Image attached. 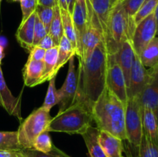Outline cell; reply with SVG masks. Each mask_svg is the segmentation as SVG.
<instances>
[{
  "mask_svg": "<svg viewBox=\"0 0 158 157\" xmlns=\"http://www.w3.org/2000/svg\"><path fill=\"white\" fill-rule=\"evenodd\" d=\"M148 83L140 95L142 109H150L158 118V66L149 69ZM158 121V119H157Z\"/></svg>",
  "mask_w": 158,
  "mask_h": 157,
  "instance_id": "8fae6325",
  "label": "cell"
},
{
  "mask_svg": "<svg viewBox=\"0 0 158 157\" xmlns=\"http://www.w3.org/2000/svg\"><path fill=\"white\" fill-rule=\"evenodd\" d=\"M144 2L145 0H120L125 12L131 18L135 15Z\"/></svg>",
  "mask_w": 158,
  "mask_h": 157,
  "instance_id": "d6a6232c",
  "label": "cell"
},
{
  "mask_svg": "<svg viewBox=\"0 0 158 157\" xmlns=\"http://www.w3.org/2000/svg\"><path fill=\"white\" fill-rule=\"evenodd\" d=\"M91 4L94 17L91 21L87 22L91 23L93 26L97 27L100 31L104 39L108 16L113 6L112 0H92Z\"/></svg>",
  "mask_w": 158,
  "mask_h": 157,
  "instance_id": "5bb4252c",
  "label": "cell"
},
{
  "mask_svg": "<svg viewBox=\"0 0 158 157\" xmlns=\"http://www.w3.org/2000/svg\"><path fill=\"white\" fill-rule=\"evenodd\" d=\"M48 34L44 25L43 24L40 18L37 17L35 18V26H34V37H33V46H37L43 38Z\"/></svg>",
  "mask_w": 158,
  "mask_h": 157,
  "instance_id": "e575fe53",
  "label": "cell"
},
{
  "mask_svg": "<svg viewBox=\"0 0 158 157\" xmlns=\"http://www.w3.org/2000/svg\"><path fill=\"white\" fill-rule=\"evenodd\" d=\"M46 54V50L39 46H33L32 49L29 51V59L35 60V61H43Z\"/></svg>",
  "mask_w": 158,
  "mask_h": 157,
  "instance_id": "8d00e7d4",
  "label": "cell"
},
{
  "mask_svg": "<svg viewBox=\"0 0 158 157\" xmlns=\"http://www.w3.org/2000/svg\"><path fill=\"white\" fill-rule=\"evenodd\" d=\"M44 70L43 61H35L28 58L23 69L24 84L28 87H34L42 77Z\"/></svg>",
  "mask_w": 158,
  "mask_h": 157,
  "instance_id": "d6986e66",
  "label": "cell"
},
{
  "mask_svg": "<svg viewBox=\"0 0 158 157\" xmlns=\"http://www.w3.org/2000/svg\"><path fill=\"white\" fill-rule=\"evenodd\" d=\"M21 152L24 157H69L56 147H54V149L48 153L40 152L33 149H21Z\"/></svg>",
  "mask_w": 158,
  "mask_h": 157,
  "instance_id": "1f68e13d",
  "label": "cell"
},
{
  "mask_svg": "<svg viewBox=\"0 0 158 157\" xmlns=\"http://www.w3.org/2000/svg\"><path fill=\"white\" fill-rule=\"evenodd\" d=\"M0 157H24L20 150L0 149Z\"/></svg>",
  "mask_w": 158,
  "mask_h": 157,
  "instance_id": "f35d334b",
  "label": "cell"
},
{
  "mask_svg": "<svg viewBox=\"0 0 158 157\" xmlns=\"http://www.w3.org/2000/svg\"><path fill=\"white\" fill-rule=\"evenodd\" d=\"M136 25L122 6L120 0L111 7L106 23L105 44L110 55L116 53L127 40H132Z\"/></svg>",
  "mask_w": 158,
  "mask_h": 157,
  "instance_id": "3957f363",
  "label": "cell"
},
{
  "mask_svg": "<svg viewBox=\"0 0 158 157\" xmlns=\"http://www.w3.org/2000/svg\"><path fill=\"white\" fill-rule=\"evenodd\" d=\"M36 13L34 12L26 21L21 23L16 32V38L22 47L29 51L33 48L34 26Z\"/></svg>",
  "mask_w": 158,
  "mask_h": 157,
  "instance_id": "e0dca14e",
  "label": "cell"
},
{
  "mask_svg": "<svg viewBox=\"0 0 158 157\" xmlns=\"http://www.w3.org/2000/svg\"><path fill=\"white\" fill-rule=\"evenodd\" d=\"M2 2V0H0V2Z\"/></svg>",
  "mask_w": 158,
  "mask_h": 157,
  "instance_id": "816d5d0a",
  "label": "cell"
},
{
  "mask_svg": "<svg viewBox=\"0 0 158 157\" xmlns=\"http://www.w3.org/2000/svg\"><path fill=\"white\" fill-rule=\"evenodd\" d=\"M112 3H113V6L114 5V0H112Z\"/></svg>",
  "mask_w": 158,
  "mask_h": 157,
  "instance_id": "681fc988",
  "label": "cell"
},
{
  "mask_svg": "<svg viewBox=\"0 0 158 157\" xmlns=\"http://www.w3.org/2000/svg\"><path fill=\"white\" fill-rule=\"evenodd\" d=\"M3 57H4V49L2 46L0 45V65H1V62L2 60Z\"/></svg>",
  "mask_w": 158,
  "mask_h": 157,
  "instance_id": "bcb514c9",
  "label": "cell"
},
{
  "mask_svg": "<svg viewBox=\"0 0 158 157\" xmlns=\"http://www.w3.org/2000/svg\"><path fill=\"white\" fill-rule=\"evenodd\" d=\"M99 130L90 126L82 135L88 150L89 157H106L99 142Z\"/></svg>",
  "mask_w": 158,
  "mask_h": 157,
  "instance_id": "44dd1931",
  "label": "cell"
},
{
  "mask_svg": "<svg viewBox=\"0 0 158 157\" xmlns=\"http://www.w3.org/2000/svg\"><path fill=\"white\" fill-rule=\"evenodd\" d=\"M117 1H119V0H114V4H115V3H116V2H117Z\"/></svg>",
  "mask_w": 158,
  "mask_h": 157,
  "instance_id": "c3c4849f",
  "label": "cell"
},
{
  "mask_svg": "<svg viewBox=\"0 0 158 157\" xmlns=\"http://www.w3.org/2000/svg\"><path fill=\"white\" fill-rule=\"evenodd\" d=\"M76 2L79 3V4L81 6V7L83 8V10L87 13V9H86V0H76Z\"/></svg>",
  "mask_w": 158,
  "mask_h": 157,
  "instance_id": "ee69618b",
  "label": "cell"
},
{
  "mask_svg": "<svg viewBox=\"0 0 158 157\" xmlns=\"http://www.w3.org/2000/svg\"><path fill=\"white\" fill-rule=\"evenodd\" d=\"M149 75V69H147L143 66L138 55L135 53L130 74L129 85L127 88L128 98L140 97L148 83Z\"/></svg>",
  "mask_w": 158,
  "mask_h": 157,
  "instance_id": "9c48e42d",
  "label": "cell"
},
{
  "mask_svg": "<svg viewBox=\"0 0 158 157\" xmlns=\"http://www.w3.org/2000/svg\"><path fill=\"white\" fill-rule=\"evenodd\" d=\"M35 12L36 13L37 17L40 18V21L44 25L47 32H49V27H50L51 22H52V20L53 18V8L37 5Z\"/></svg>",
  "mask_w": 158,
  "mask_h": 157,
  "instance_id": "4dcf8cb0",
  "label": "cell"
},
{
  "mask_svg": "<svg viewBox=\"0 0 158 157\" xmlns=\"http://www.w3.org/2000/svg\"><path fill=\"white\" fill-rule=\"evenodd\" d=\"M138 56L145 68L151 69L158 66V36L151 40Z\"/></svg>",
  "mask_w": 158,
  "mask_h": 157,
  "instance_id": "603a6c76",
  "label": "cell"
},
{
  "mask_svg": "<svg viewBox=\"0 0 158 157\" xmlns=\"http://www.w3.org/2000/svg\"><path fill=\"white\" fill-rule=\"evenodd\" d=\"M60 102V95L58 93V89L56 87V78H52L49 81L47 92L45 97L44 103L43 106L45 109L50 112V109L56 105L59 104Z\"/></svg>",
  "mask_w": 158,
  "mask_h": 157,
  "instance_id": "83f0119b",
  "label": "cell"
},
{
  "mask_svg": "<svg viewBox=\"0 0 158 157\" xmlns=\"http://www.w3.org/2000/svg\"><path fill=\"white\" fill-rule=\"evenodd\" d=\"M53 18L51 22L48 34L52 37L55 46H58L63 35V22H62L60 8L58 5L53 7Z\"/></svg>",
  "mask_w": 158,
  "mask_h": 157,
  "instance_id": "d4e9b609",
  "label": "cell"
},
{
  "mask_svg": "<svg viewBox=\"0 0 158 157\" xmlns=\"http://www.w3.org/2000/svg\"><path fill=\"white\" fill-rule=\"evenodd\" d=\"M54 147L55 146H53L52 144L51 137L49 135V132L47 131H45L40 134L35 138V141L33 142V144H32V149L40 151V152H45V153L51 152L54 149Z\"/></svg>",
  "mask_w": 158,
  "mask_h": 157,
  "instance_id": "f1b7e54d",
  "label": "cell"
},
{
  "mask_svg": "<svg viewBox=\"0 0 158 157\" xmlns=\"http://www.w3.org/2000/svg\"><path fill=\"white\" fill-rule=\"evenodd\" d=\"M75 55V49H73V47L72 46L69 39L63 35L61 40H60V45H59L58 59H57L56 66L55 71H54V73H55L56 75H57V73L60 70V69L67 62H69V58L71 57L74 56Z\"/></svg>",
  "mask_w": 158,
  "mask_h": 157,
  "instance_id": "cb8c5ba5",
  "label": "cell"
},
{
  "mask_svg": "<svg viewBox=\"0 0 158 157\" xmlns=\"http://www.w3.org/2000/svg\"><path fill=\"white\" fill-rule=\"evenodd\" d=\"M52 119L49 111L41 106L22 122L17 131V138L22 149H32L35 138L42 132L47 131Z\"/></svg>",
  "mask_w": 158,
  "mask_h": 157,
  "instance_id": "8992f818",
  "label": "cell"
},
{
  "mask_svg": "<svg viewBox=\"0 0 158 157\" xmlns=\"http://www.w3.org/2000/svg\"><path fill=\"white\" fill-rule=\"evenodd\" d=\"M66 6H67V11L69 12L70 15H72L73 12L74 6L76 4V0H66Z\"/></svg>",
  "mask_w": 158,
  "mask_h": 157,
  "instance_id": "b9f144b4",
  "label": "cell"
},
{
  "mask_svg": "<svg viewBox=\"0 0 158 157\" xmlns=\"http://www.w3.org/2000/svg\"><path fill=\"white\" fill-rule=\"evenodd\" d=\"M60 12H61V18L62 22H63V35L69 39L73 49H75V51H77V37H76L72 15L67 10L61 9V8H60Z\"/></svg>",
  "mask_w": 158,
  "mask_h": 157,
  "instance_id": "484cf974",
  "label": "cell"
},
{
  "mask_svg": "<svg viewBox=\"0 0 158 157\" xmlns=\"http://www.w3.org/2000/svg\"><path fill=\"white\" fill-rule=\"evenodd\" d=\"M124 104L128 100L127 86L122 69L114 58V55H110V64L106 74V85Z\"/></svg>",
  "mask_w": 158,
  "mask_h": 157,
  "instance_id": "ba28073f",
  "label": "cell"
},
{
  "mask_svg": "<svg viewBox=\"0 0 158 157\" xmlns=\"http://www.w3.org/2000/svg\"><path fill=\"white\" fill-rule=\"evenodd\" d=\"M91 2H92V0H86V9H87V22L91 21V19L94 17V12H93Z\"/></svg>",
  "mask_w": 158,
  "mask_h": 157,
  "instance_id": "60d3db41",
  "label": "cell"
},
{
  "mask_svg": "<svg viewBox=\"0 0 158 157\" xmlns=\"http://www.w3.org/2000/svg\"><path fill=\"white\" fill-rule=\"evenodd\" d=\"M37 3L40 6H48V7H55L56 5H58L56 0H37Z\"/></svg>",
  "mask_w": 158,
  "mask_h": 157,
  "instance_id": "ab89813d",
  "label": "cell"
},
{
  "mask_svg": "<svg viewBox=\"0 0 158 157\" xmlns=\"http://www.w3.org/2000/svg\"><path fill=\"white\" fill-rule=\"evenodd\" d=\"M138 157H153L151 148H150L149 142L144 133L143 132L141 142L139 146V154Z\"/></svg>",
  "mask_w": 158,
  "mask_h": 157,
  "instance_id": "d590c367",
  "label": "cell"
},
{
  "mask_svg": "<svg viewBox=\"0 0 158 157\" xmlns=\"http://www.w3.org/2000/svg\"><path fill=\"white\" fill-rule=\"evenodd\" d=\"M125 131L127 140L130 145L128 152L125 150L129 157H138L139 146L143 136L142 106L139 97L128 98L125 111Z\"/></svg>",
  "mask_w": 158,
  "mask_h": 157,
  "instance_id": "5b68a950",
  "label": "cell"
},
{
  "mask_svg": "<svg viewBox=\"0 0 158 157\" xmlns=\"http://www.w3.org/2000/svg\"><path fill=\"white\" fill-rule=\"evenodd\" d=\"M157 35V24L154 14L152 13L136 26L132 37L134 52L140 55L141 51Z\"/></svg>",
  "mask_w": 158,
  "mask_h": 157,
  "instance_id": "52a82bcc",
  "label": "cell"
},
{
  "mask_svg": "<svg viewBox=\"0 0 158 157\" xmlns=\"http://www.w3.org/2000/svg\"><path fill=\"white\" fill-rule=\"evenodd\" d=\"M99 142L106 157H123V140L106 131H100Z\"/></svg>",
  "mask_w": 158,
  "mask_h": 157,
  "instance_id": "2e32d148",
  "label": "cell"
},
{
  "mask_svg": "<svg viewBox=\"0 0 158 157\" xmlns=\"http://www.w3.org/2000/svg\"><path fill=\"white\" fill-rule=\"evenodd\" d=\"M110 57V54L102 40L87 59L79 61L77 92L73 103L83 105L91 112L93 106L106 87Z\"/></svg>",
  "mask_w": 158,
  "mask_h": 157,
  "instance_id": "6da1fadb",
  "label": "cell"
},
{
  "mask_svg": "<svg viewBox=\"0 0 158 157\" xmlns=\"http://www.w3.org/2000/svg\"><path fill=\"white\" fill-rule=\"evenodd\" d=\"M157 4L158 0H148V1L144 2L141 7L140 8V9L135 14V15L133 17V19H134L136 26L138 25L140 22L143 21L147 17L149 16L151 14L154 13Z\"/></svg>",
  "mask_w": 158,
  "mask_h": 157,
  "instance_id": "f546056e",
  "label": "cell"
},
{
  "mask_svg": "<svg viewBox=\"0 0 158 157\" xmlns=\"http://www.w3.org/2000/svg\"><path fill=\"white\" fill-rule=\"evenodd\" d=\"M77 72L74 64V56H73L69 60V68L64 83L62 87L58 89L60 95V102L58 104L60 106L59 112H62L73 104L77 92Z\"/></svg>",
  "mask_w": 158,
  "mask_h": 157,
  "instance_id": "30bf717a",
  "label": "cell"
},
{
  "mask_svg": "<svg viewBox=\"0 0 158 157\" xmlns=\"http://www.w3.org/2000/svg\"><path fill=\"white\" fill-rule=\"evenodd\" d=\"M21 95L15 97L8 88L0 65V106L11 115L23 121L21 112Z\"/></svg>",
  "mask_w": 158,
  "mask_h": 157,
  "instance_id": "7c38bea8",
  "label": "cell"
},
{
  "mask_svg": "<svg viewBox=\"0 0 158 157\" xmlns=\"http://www.w3.org/2000/svg\"><path fill=\"white\" fill-rule=\"evenodd\" d=\"M37 46L45 49V50H48V49H51V48L56 46H55V44H54V42L53 40H52V37H51L49 34H47V35L43 38V40L37 45Z\"/></svg>",
  "mask_w": 158,
  "mask_h": 157,
  "instance_id": "74e56055",
  "label": "cell"
},
{
  "mask_svg": "<svg viewBox=\"0 0 158 157\" xmlns=\"http://www.w3.org/2000/svg\"><path fill=\"white\" fill-rule=\"evenodd\" d=\"M0 149L9 150H20V147L17 138L16 132L0 131Z\"/></svg>",
  "mask_w": 158,
  "mask_h": 157,
  "instance_id": "4316f807",
  "label": "cell"
},
{
  "mask_svg": "<svg viewBox=\"0 0 158 157\" xmlns=\"http://www.w3.org/2000/svg\"><path fill=\"white\" fill-rule=\"evenodd\" d=\"M143 132L153 144L158 146V121L155 114L150 109H142Z\"/></svg>",
  "mask_w": 158,
  "mask_h": 157,
  "instance_id": "ac0fdd59",
  "label": "cell"
},
{
  "mask_svg": "<svg viewBox=\"0 0 158 157\" xmlns=\"http://www.w3.org/2000/svg\"><path fill=\"white\" fill-rule=\"evenodd\" d=\"M71 15H72L76 37H77L76 55H77L79 61H80V60L83 59V42L88 26L87 13L83 10V9L79 3L76 2L73 12Z\"/></svg>",
  "mask_w": 158,
  "mask_h": 157,
  "instance_id": "4fadbf2b",
  "label": "cell"
},
{
  "mask_svg": "<svg viewBox=\"0 0 158 157\" xmlns=\"http://www.w3.org/2000/svg\"><path fill=\"white\" fill-rule=\"evenodd\" d=\"M37 5H38L37 0H21L20 1V6H21L22 13H23L21 23L26 21L27 18L35 12Z\"/></svg>",
  "mask_w": 158,
  "mask_h": 157,
  "instance_id": "836d02e7",
  "label": "cell"
},
{
  "mask_svg": "<svg viewBox=\"0 0 158 157\" xmlns=\"http://www.w3.org/2000/svg\"><path fill=\"white\" fill-rule=\"evenodd\" d=\"M87 23V29L83 42V59L80 61H85L93 53L97 45L102 40H103L100 31L91 23Z\"/></svg>",
  "mask_w": 158,
  "mask_h": 157,
  "instance_id": "ffe728a7",
  "label": "cell"
},
{
  "mask_svg": "<svg viewBox=\"0 0 158 157\" xmlns=\"http://www.w3.org/2000/svg\"><path fill=\"white\" fill-rule=\"evenodd\" d=\"M12 2H20L21 0H12Z\"/></svg>",
  "mask_w": 158,
  "mask_h": 157,
  "instance_id": "7dc6e473",
  "label": "cell"
},
{
  "mask_svg": "<svg viewBox=\"0 0 158 157\" xmlns=\"http://www.w3.org/2000/svg\"><path fill=\"white\" fill-rule=\"evenodd\" d=\"M157 119H158V118H157Z\"/></svg>",
  "mask_w": 158,
  "mask_h": 157,
  "instance_id": "db71d44e",
  "label": "cell"
},
{
  "mask_svg": "<svg viewBox=\"0 0 158 157\" xmlns=\"http://www.w3.org/2000/svg\"><path fill=\"white\" fill-rule=\"evenodd\" d=\"M92 121V114L86 107L80 103H73L52 119L47 132L82 135L90 127Z\"/></svg>",
  "mask_w": 158,
  "mask_h": 157,
  "instance_id": "277c9868",
  "label": "cell"
},
{
  "mask_svg": "<svg viewBox=\"0 0 158 157\" xmlns=\"http://www.w3.org/2000/svg\"><path fill=\"white\" fill-rule=\"evenodd\" d=\"M127 157H128V156H127Z\"/></svg>",
  "mask_w": 158,
  "mask_h": 157,
  "instance_id": "f5cc1de1",
  "label": "cell"
},
{
  "mask_svg": "<svg viewBox=\"0 0 158 157\" xmlns=\"http://www.w3.org/2000/svg\"><path fill=\"white\" fill-rule=\"evenodd\" d=\"M56 1H57V3H58V6H60L61 9L67 10V6H66V0H56Z\"/></svg>",
  "mask_w": 158,
  "mask_h": 157,
  "instance_id": "7bdbcfd3",
  "label": "cell"
},
{
  "mask_svg": "<svg viewBox=\"0 0 158 157\" xmlns=\"http://www.w3.org/2000/svg\"><path fill=\"white\" fill-rule=\"evenodd\" d=\"M114 55L116 62L122 69L125 80H126L127 86L128 88L130 74H131L133 62L135 56V52L133 47L132 40H127L126 42H124L120 46L116 53L114 54Z\"/></svg>",
  "mask_w": 158,
  "mask_h": 157,
  "instance_id": "9a60e30c",
  "label": "cell"
},
{
  "mask_svg": "<svg viewBox=\"0 0 158 157\" xmlns=\"http://www.w3.org/2000/svg\"><path fill=\"white\" fill-rule=\"evenodd\" d=\"M154 17H155L156 24H157V35H158V4L156 6V9L154 12Z\"/></svg>",
  "mask_w": 158,
  "mask_h": 157,
  "instance_id": "f6af8a7d",
  "label": "cell"
},
{
  "mask_svg": "<svg viewBox=\"0 0 158 157\" xmlns=\"http://www.w3.org/2000/svg\"><path fill=\"white\" fill-rule=\"evenodd\" d=\"M125 111L126 104L106 86L93 106L91 114L99 130L106 131L125 141Z\"/></svg>",
  "mask_w": 158,
  "mask_h": 157,
  "instance_id": "7a4b0ae2",
  "label": "cell"
},
{
  "mask_svg": "<svg viewBox=\"0 0 158 157\" xmlns=\"http://www.w3.org/2000/svg\"><path fill=\"white\" fill-rule=\"evenodd\" d=\"M146 1H148V0H145V2H146Z\"/></svg>",
  "mask_w": 158,
  "mask_h": 157,
  "instance_id": "f907efd6",
  "label": "cell"
},
{
  "mask_svg": "<svg viewBox=\"0 0 158 157\" xmlns=\"http://www.w3.org/2000/svg\"><path fill=\"white\" fill-rule=\"evenodd\" d=\"M58 51L59 46H54L48 50H46V54H45L44 59H43L44 70H43V75L38 81L36 86L42 84L45 82L49 81L52 78H56V75L54 73V71H55L57 59H58Z\"/></svg>",
  "mask_w": 158,
  "mask_h": 157,
  "instance_id": "7402d4cb",
  "label": "cell"
}]
</instances>
